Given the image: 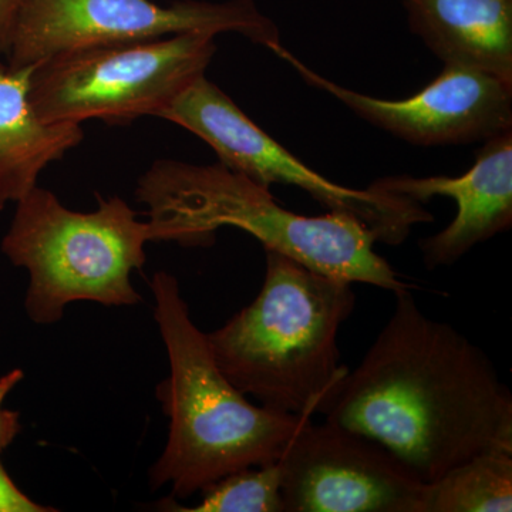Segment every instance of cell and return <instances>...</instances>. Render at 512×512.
I'll list each match as a JSON object with an SVG mask.
<instances>
[{
  "mask_svg": "<svg viewBox=\"0 0 512 512\" xmlns=\"http://www.w3.org/2000/svg\"><path fill=\"white\" fill-rule=\"evenodd\" d=\"M386 325L318 414L382 444L424 484L487 451H512V396L483 349L394 292Z\"/></svg>",
  "mask_w": 512,
  "mask_h": 512,
  "instance_id": "cell-1",
  "label": "cell"
},
{
  "mask_svg": "<svg viewBox=\"0 0 512 512\" xmlns=\"http://www.w3.org/2000/svg\"><path fill=\"white\" fill-rule=\"evenodd\" d=\"M150 288L170 363V375L156 389L170 426L163 453L148 473L151 490L170 485L171 498L185 500L235 471L276 463L313 417L249 402L215 362L177 278L157 272Z\"/></svg>",
  "mask_w": 512,
  "mask_h": 512,
  "instance_id": "cell-2",
  "label": "cell"
},
{
  "mask_svg": "<svg viewBox=\"0 0 512 512\" xmlns=\"http://www.w3.org/2000/svg\"><path fill=\"white\" fill-rule=\"evenodd\" d=\"M136 198L147 207L153 242L208 247L218 229L234 227L322 274L393 293L409 288L377 254L375 235L362 222L339 212L295 214L220 161L158 160L138 180Z\"/></svg>",
  "mask_w": 512,
  "mask_h": 512,
  "instance_id": "cell-3",
  "label": "cell"
},
{
  "mask_svg": "<svg viewBox=\"0 0 512 512\" xmlns=\"http://www.w3.org/2000/svg\"><path fill=\"white\" fill-rule=\"evenodd\" d=\"M258 296L208 333L229 382L259 406L315 416L349 372L340 363L339 330L355 311L352 282L265 249Z\"/></svg>",
  "mask_w": 512,
  "mask_h": 512,
  "instance_id": "cell-4",
  "label": "cell"
},
{
  "mask_svg": "<svg viewBox=\"0 0 512 512\" xmlns=\"http://www.w3.org/2000/svg\"><path fill=\"white\" fill-rule=\"evenodd\" d=\"M15 205L0 249L28 271L25 311L35 325H56L70 303L143 302L131 278L146 264L153 232L123 198L99 197L96 210L79 212L37 185Z\"/></svg>",
  "mask_w": 512,
  "mask_h": 512,
  "instance_id": "cell-5",
  "label": "cell"
},
{
  "mask_svg": "<svg viewBox=\"0 0 512 512\" xmlns=\"http://www.w3.org/2000/svg\"><path fill=\"white\" fill-rule=\"evenodd\" d=\"M215 52L208 33L77 47L33 66L29 100L47 123L158 117L204 76Z\"/></svg>",
  "mask_w": 512,
  "mask_h": 512,
  "instance_id": "cell-6",
  "label": "cell"
},
{
  "mask_svg": "<svg viewBox=\"0 0 512 512\" xmlns=\"http://www.w3.org/2000/svg\"><path fill=\"white\" fill-rule=\"evenodd\" d=\"M158 119L171 121L201 138L220 163L269 188L291 185L311 195L329 212L362 222L377 242L400 245L413 227L433 221L424 204L377 190L343 187L298 160L249 119L234 100L201 76Z\"/></svg>",
  "mask_w": 512,
  "mask_h": 512,
  "instance_id": "cell-7",
  "label": "cell"
},
{
  "mask_svg": "<svg viewBox=\"0 0 512 512\" xmlns=\"http://www.w3.org/2000/svg\"><path fill=\"white\" fill-rule=\"evenodd\" d=\"M183 33H238L275 53L278 26L254 0H30L5 57L13 69L35 66L77 47L140 42Z\"/></svg>",
  "mask_w": 512,
  "mask_h": 512,
  "instance_id": "cell-8",
  "label": "cell"
},
{
  "mask_svg": "<svg viewBox=\"0 0 512 512\" xmlns=\"http://www.w3.org/2000/svg\"><path fill=\"white\" fill-rule=\"evenodd\" d=\"M284 512H421L426 484L387 448L306 421L278 460Z\"/></svg>",
  "mask_w": 512,
  "mask_h": 512,
  "instance_id": "cell-9",
  "label": "cell"
},
{
  "mask_svg": "<svg viewBox=\"0 0 512 512\" xmlns=\"http://www.w3.org/2000/svg\"><path fill=\"white\" fill-rule=\"evenodd\" d=\"M275 55L306 83L329 93L360 119L414 146H457L512 131V83L491 74L444 66L419 93L402 100L379 99L320 76L284 46Z\"/></svg>",
  "mask_w": 512,
  "mask_h": 512,
  "instance_id": "cell-10",
  "label": "cell"
},
{
  "mask_svg": "<svg viewBox=\"0 0 512 512\" xmlns=\"http://www.w3.org/2000/svg\"><path fill=\"white\" fill-rule=\"evenodd\" d=\"M370 185L420 204L434 197L456 202L453 222L420 241L427 269L454 265L478 244L511 228L512 131L485 141L476 163L460 177L390 175Z\"/></svg>",
  "mask_w": 512,
  "mask_h": 512,
  "instance_id": "cell-11",
  "label": "cell"
},
{
  "mask_svg": "<svg viewBox=\"0 0 512 512\" xmlns=\"http://www.w3.org/2000/svg\"><path fill=\"white\" fill-rule=\"evenodd\" d=\"M414 35L444 66L512 83V0H402Z\"/></svg>",
  "mask_w": 512,
  "mask_h": 512,
  "instance_id": "cell-12",
  "label": "cell"
},
{
  "mask_svg": "<svg viewBox=\"0 0 512 512\" xmlns=\"http://www.w3.org/2000/svg\"><path fill=\"white\" fill-rule=\"evenodd\" d=\"M33 66L13 69L0 57V212L37 187L46 167L82 143L80 124L47 123L29 100Z\"/></svg>",
  "mask_w": 512,
  "mask_h": 512,
  "instance_id": "cell-13",
  "label": "cell"
},
{
  "mask_svg": "<svg viewBox=\"0 0 512 512\" xmlns=\"http://www.w3.org/2000/svg\"><path fill=\"white\" fill-rule=\"evenodd\" d=\"M512 511V451L478 454L424 488L421 512Z\"/></svg>",
  "mask_w": 512,
  "mask_h": 512,
  "instance_id": "cell-14",
  "label": "cell"
},
{
  "mask_svg": "<svg viewBox=\"0 0 512 512\" xmlns=\"http://www.w3.org/2000/svg\"><path fill=\"white\" fill-rule=\"evenodd\" d=\"M195 507H181L170 498L164 510L181 512H284L282 471L278 461L244 468L202 491Z\"/></svg>",
  "mask_w": 512,
  "mask_h": 512,
  "instance_id": "cell-15",
  "label": "cell"
},
{
  "mask_svg": "<svg viewBox=\"0 0 512 512\" xmlns=\"http://www.w3.org/2000/svg\"><path fill=\"white\" fill-rule=\"evenodd\" d=\"M23 377H25V373L22 369H12L0 377V456L22 431L19 413L3 409V403L9 393L22 382Z\"/></svg>",
  "mask_w": 512,
  "mask_h": 512,
  "instance_id": "cell-16",
  "label": "cell"
},
{
  "mask_svg": "<svg viewBox=\"0 0 512 512\" xmlns=\"http://www.w3.org/2000/svg\"><path fill=\"white\" fill-rule=\"evenodd\" d=\"M56 508L47 507L33 501L23 493L10 478L0 460V512H56Z\"/></svg>",
  "mask_w": 512,
  "mask_h": 512,
  "instance_id": "cell-17",
  "label": "cell"
},
{
  "mask_svg": "<svg viewBox=\"0 0 512 512\" xmlns=\"http://www.w3.org/2000/svg\"><path fill=\"white\" fill-rule=\"evenodd\" d=\"M30 0H0V57L8 56L20 15Z\"/></svg>",
  "mask_w": 512,
  "mask_h": 512,
  "instance_id": "cell-18",
  "label": "cell"
}]
</instances>
